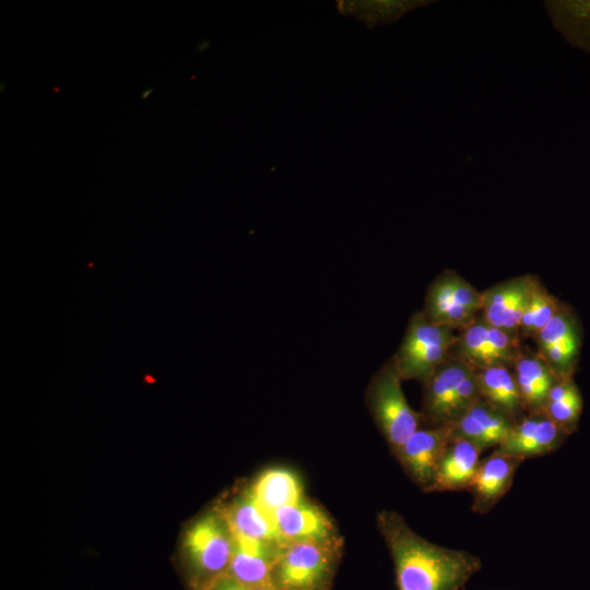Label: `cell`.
<instances>
[{"label": "cell", "mask_w": 590, "mask_h": 590, "mask_svg": "<svg viewBox=\"0 0 590 590\" xmlns=\"http://www.w3.org/2000/svg\"><path fill=\"white\" fill-rule=\"evenodd\" d=\"M377 526L393 562L397 590H464L482 568L479 556L427 541L394 510L378 512Z\"/></svg>", "instance_id": "6da1fadb"}, {"label": "cell", "mask_w": 590, "mask_h": 590, "mask_svg": "<svg viewBox=\"0 0 590 590\" xmlns=\"http://www.w3.org/2000/svg\"><path fill=\"white\" fill-rule=\"evenodd\" d=\"M401 382L402 378L391 356L374 374L365 393L369 413L392 455L424 426L422 413L410 406Z\"/></svg>", "instance_id": "7a4b0ae2"}, {"label": "cell", "mask_w": 590, "mask_h": 590, "mask_svg": "<svg viewBox=\"0 0 590 590\" xmlns=\"http://www.w3.org/2000/svg\"><path fill=\"white\" fill-rule=\"evenodd\" d=\"M480 399L474 368L452 355L423 382L424 425L452 424Z\"/></svg>", "instance_id": "3957f363"}, {"label": "cell", "mask_w": 590, "mask_h": 590, "mask_svg": "<svg viewBox=\"0 0 590 590\" xmlns=\"http://www.w3.org/2000/svg\"><path fill=\"white\" fill-rule=\"evenodd\" d=\"M340 550V540L283 545L273 573L274 587L278 590H330Z\"/></svg>", "instance_id": "277c9868"}, {"label": "cell", "mask_w": 590, "mask_h": 590, "mask_svg": "<svg viewBox=\"0 0 590 590\" xmlns=\"http://www.w3.org/2000/svg\"><path fill=\"white\" fill-rule=\"evenodd\" d=\"M456 341L455 330L432 322L422 310L414 312L398 351L392 355L402 380L423 384L452 356Z\"/></svg>", "instance_id": "5b68a950"}, {"label": "cell", "mask_w": 590, "mask_h": 590, "mask_svg": "<svg viewBox=\"0 0 590 590\" xmlns=\"http://www.w3.org/2000/svg\"><path fill=\"white\" fill-rule=\"evenodd\" d=\"M233 548V535L221 511L203 516L188 529L185 550L194 590H208L226 575Z\"/></svg>", "instance_id": "8992f818"}, {"label": "cell", "mask_w": 590, "mask_h": 590, "mask_svg": "<svg viewBox=\"0 0 590 590\" xmlns=\"http://www.w3.org/2000/svg\"><path fill=\"white\" fill-rule=\"evenodd\" d=\"M482 293L452 270H445L429 284L423 314L434 323L461 331L481 314Z\"/></svg>", "instance_id": "52a82bcc"}, {"label": "cell", "mask_w": 590, "mask_h": 590, "mask_svg": "<svg viewBox=\"0 0 590 590\" xmlns=\"http://www.w3.org/2000/svg\"><path fill=\"white\" fill-rule=\"evenodd\" d=\"M535 351L557 377H574L582 344L578 315L566 303L532 339Z\"/></svg>", "instance_id": "ba28073f"}, {"label": "cell", "mask_w": 590, "mask_h": 590, "mask_svg": "<svg viewBox=\"0 0 590 590\" xmlns=\"http://www.w3.org/2000/svg\"><path fill=\"white\" fill-rule=\"evenodd\" d=\"M522 341L487 323L479 316L459 331L452 355L471 367L512 366Z\"/></svg>", "instance_id": "9c48e42d"}, {"label": "cell", "mask_w": 590, "mask_h": 590, "mask_svg": "<svg viewBox=\"0 0 590 590\" xmlns=\"http://www.w3.org/2000/svg\"><path fill=\"white\" fill-rule=\"evenodd\" d=\"M539 282L538 276L526 274L486 288L481 292L480 316L491 326L520 339V320Z\"/></svg>", "instance_id": "30bf717a"}, {"label": "cell", "mask_w": 590, "mask_h": 590, "mask_svg": "<svg viewBox=\"0 0 590 590\" xmlns=\"http://www.w3.org/2000/svg\"><path fill=\"white\" fill-rule=\"evenodd\" d=\"M452 437L449 425H424L393 456L409 477L421 489L428 492Z\"/></svg>", "instance_id": "8fae6325"}, {"label": "cell", "mask_w": 590, "mask_h": 590, "mask_svg": "<svg viewBox=\"0 0 590 590\" xmlns=\"http://www.w3.org/2000/svg\"><path fill=\"white\" fill-rule=\"evenodd\" d=\"M569 435L544 412L526 413L494 450L526 460L555 451Z\"/></svg>", "instance_id": "7c38bea8"}, {"label": "cell", "mask_w": 590, "mask_h": 590, "mask_svg": "<svg viewBox=\"0 0 590 590\" xmlns=\"http://www.w3.org/2000/svg\"><path fill=\"white\" fill-rule=\"evenodd\" d=\"M523 461L497 450L481 459L467 489L472 496V511L479 515L489 512L510 489Z\"/></svg>", "instance_id": "4fadbf2b"}, {"label": "cell", "mask_w": 590, "mask_h": 590, "mask_svg": "<svg viewBox=\"0 0 590 590\" xmlns=\"http://www.w3.org/2000/svg\"><path fill=\"white\" fill-rule=\"evenodd\" d=\"M273 520L282 546L293 542L339 540L330 516L306 498L276 510Z\"/></svg>", "instance_id": "5bb4252c"}, {"label": "cell", "mask_w": 590, "mask_h": 590, "mask_svg": "<svg viewBox=\"0 0 590 590\" xmlns=\"http://www.w3.org/2000/svg\"><path fill=\"white\" fill-rule=\"evenodd\" d=\"M232 535L234 548L225 576L245 585L274 586L273 573L282 546L234 532Z\"/></svg>", "instance_id": "9a60e30c"}, {"label": "cell", "mask_w": 590, "mask_h": 590, "mask_svg": "<svg viewBox=\"0 0 590 590\" xmlns=\"http://www.w3.org/2000/svg\"><path fill=\"white\" fill-rule=\"evenodd\" d=\"M514 424L511 417L480 399L449 426L453 436L465 438L485 451L497 448Z\"/></svg>", "instance_id": "2e32d148"}, {"label": "cell", "mask_w": 590, "mask_h": 590, "mask_svg": "<svg viewBox=\"0 0 590 590\" xmlns=\"http://www.w3.org/2000/svg\"><path fill=\"white\" fill-rule=\"evenodd\" d=\"M526 413L543 410L557 376L535 350L521 344L512 365Z\"/></svg>", "instance_id": "e0dca14e"}, {"label": "cell", "mask_w": 590, "mask_h": 590, "mask_svg": "<svg viewBox=\"0 0 590 590\" xmlns=\"http://www.w3.org/2000/svg\"><path fill=\"white\" fill-rule=\"evenodd\" d=\"M482 452L472 441L453 436L438 464L428 492L467 491L479 467Z\"/></svg>", "instance_id": "ac0fdd59"}, {"label": "cell", "mask_w": 590, "mask_h": 590, "mask_svg": "<svg viewBox=\"0 0 590 590\" xmlns=\"http://www.w3.org/2000/svg\"><path fill=\"white\" fill-rule=\"evenodd\" d=\"M247 492L272 516L276 510L305 499L300 479L294 471L283 467L263 470Z\"/></svg>", "instance_id": "d6986e66"}, {"label": "cell", "mask_w": 590, "mask_h": 590, "mask_svg": "<svg viewBox=\"0 0 590 590\" xmlns=\"http://www.w3.org/2000/svg\"><path fill=\"white\" fill-rule=\"evenodd\" d=\"M474 373L481 399L515 422L526 414L512 366L475 368Z\"/></svg>", "instance_id": "ffe728a7"}, {"label": "cell", "mask_w": 590, "mask_h": 590, "mask_svg": "<svg viewBox=\"0 0 590 590\" xmlns=\"http://www.w3.org/2000/svg\"><path fill=\"white\" fill-rule=\"evenodd\" d=\"M221 512L232 532L282 546L273 516L260 507L247 489Z\"/></svg>", "instance_id": "44dd1931"}, {"label": "cell", "mask_w": 590, "mask_h": 590, "mask_svg": "<svg viewBox=\"0 0 590 590\" xmlns=\"http://www.w3.org/2000/svg\"><path fill=\"white\" fill-rule=\"evenodd\" d=\"M555 28L571 46L590 52V0L545 1Z\"/></svg>", "instance_id": "7402d4cb"}, {"label": "cell", "mask_w": 590, "mask_h": 590, "mask_svg": "<svg viewBox=\"0 0 590 590\" xmlns=\"http://www.w3.org/2000/svg\"><path fill=\"white\" fill-rule=\"evenodd\" d=\"M433 1L424 0H379V1H337V9L373 28L391 24L409 11L426 7Z\"/></svg>", "instance_id": "603a6c76"}, {"label": "cell", "mask_w": 590, "mask_h": 590, "mask_svg": "<svg viewBox=\"0 0 590 590\" xmlns=\"http://www.w3.org/2000/svg\"><path fill=\"white\" fill-rule=\"evenodd\" d=\"M583 400L574 377H558L552 387L542 412L569 434L577 430Z\"/></svg>", "instance_id": "cb8c5ba5"}, {"label": "cell", "mask_w": 590, "mask_h": 590, "mask_svg": "<svg viewBox=\"0 0 590 590\" xmlns=\"http://www.w3.org/2000/svg\"><path fill=\"white\" fill-rule=\"evenodd\" d=\"M562 302L552 295L541 283L535 286L519 326V337L533 339L551 320Z\"/></svg>", "instance_id": "d4e9b609"}, {"label": "cell", "mask_w": 590, "mask_h": 590, "mask_svg": "<svg viewBox=\"0 0 590 590\" xmlns=\"http://www.w3.org/2000/svg\"><path fill=\"white\" fill-rule=\"evenodd\" d=\"M208 590H278L274 586H251L240 583L233 580L227 576H223L221 579L215 581Z\"/></svg>", "instance_id": "484cf974"}, {"label": "cell", "mask_w": 590, "mask_h": 590, "mask_svg": "<svg viewBox=\"0 0 590 590\" xmlns=\"http://www.w3.org/2000/svg\"><path fill=\"white\" fill-rule=\"evenodd\" d=\"M151 92H153V88L143 91L141 98H146L151 94Z\"/></svg>", "instance_id": "4316f807"}, {"label": "cell", "mask_w": 590, "mask_h": 590, "mask_svg": "<svg viewBox=\"0 0 590 590\" xmlns=\"http://www.w3.org/2000/svg\"><path fill=\"white\" fill-rule=\"evenodd\" d=\"M465 590V589H464Z\"/></svg>", "instance_id": "83f0119b"}]
</instances>
